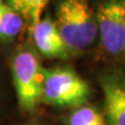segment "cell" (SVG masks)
<instances>
[{
  "mask_svg": "<svg viewBox=\"0 0 125 125\" xmlns=\"http://www.w3.org/2000/svg\"><path fill=\"white\" fill-rule=\"evenodd\" d=\"M32 40L42 55L48 58L66 60L70 55V50L62 41L55 21L49 16L41 19L33 27H31Z\"/></svg>",
  "mask_w": 125,
  "mask_h": 125,
  "instance_id": "5",
  "label": "cell"
},
{
  "mask_svg": "<svg viewBox=\"0 0 125 125\" xmlns=\"http://www.w3.org/2000/svg\"><path fill=\"white\" fill-rule=\"evenodd\" d=\"M95 14L103 49L113 56L125 55V0H103Z\"/></svg>",
  "mask_w": 125,
  "mask_h": 125,
  "instance_id": "4",
  "label": "cell"
},
{
  "mask_svg": "<svg viewBox=\"0 0 125 125\" xmlns=\"http://www.w3.org/2000/svg\"><path fill=\"white\" fill-rule=\"evenodd\" d=\"M107 125H125V81L115 75L100 79Z\"/></svg>",
  "mask_w": 125,
  "mask_h": 125,
  "instance_id": "6",
  "label": "cell"
},
{
  "mask_svg": "<svg viewBox=\"0 0 125 125\" xmlns=\"http://www.w3.org/2000/svg\"><path fill=\"white\" fill-rule=\"evenodd\" d=\"M89 83L70 67L45 69L43 102L57 107L77 108L87 103Z\"/></svg>",
  "mask_w": 125,
  "mask_h": 125,
  "instance_id": "2",
  "label": "cell"
},
{
  "mask_svg": "<svg viewBox=\"0 0 125 125\" xmlns=\"http://www.w3.org/2000/svg\"><path fill=\"white\" fill-rule=\"evenodd\" d=\"M44 71L39 58L30 50H21L11 61V74L19 106L32 112L43 101Z\"/></svg>",
  "mask_w": 125,
  "mask_h": 125,
  "instance_id": "3",
  "label": "cell"
},
{
  "mask_svg": "<svg viewBox=\"0 0 125 125\" xmlns=\"http://www.w3.org/2000/svg\"><path fill=\"white\" fill-rule=\"evenodd\" d=\"M55 24L70 52L91 46L98 33L96 14L88 0H60Z\"/></svg>",
  "mask_w": 125,
  "mask_h": 125,
  "instance_id": "1",
  "label": "cell"
},
{
  "mask_svg": "<svg viewBox=\"0 0 125 125\" xmlns=\"http://www.w3.org/2000/svg\"><path fill=\"white\" fill-rule=\"evenodd\" d=\"M23 17L10 5L3 4L0 9V39L10 40L21 32Z\"/></svg>",
  "mask_w": 125,
  "mask_h": 125,
  "instance_id": "8",
  "label": "cell"
},
{
  "mask_svg": "<svg viewBox=\"0 0 125 125\" xmlns=\"http://www.w3.org/2000/svg\"><path fill=\"white\" fill-rule=\"evenodd\" d=\"M49 0H7L9 5L29 23L30 28L39 23Z\"/></svg>",
  "mask_w": 125,
  "mask_h": 125,
  "instance_id": "7",
  "label": "cell"
},
{
  "mask_svg": "<svg viewBox=\"0 0 125 125\" xmlns=\"http://www.w3.org/2000/svg\"><path fill=\"white\" fill-rule=\"evenodd\" d=\"M67 125H107V122L95 107L84 104L71 112Z\"/></svg>",
  "mask_w": 125,
  "mask_h": 125,
  "instance_id": "9",
  "label": "cell"
},
{
  "mask_svg": "<svg viewBox=\"0 0 125 125\" xmlns=\"http://www.w3.org/2000/svg\"><path fill=\"white\" fill-rule=\"evenodd\" d=\"M3 6V2H2V0H0V9Z\"/></svg>",
  "mask_w": 125,
  "mask_h": 125,
  "instance_id": "10",
  "label": "cell"
}]
</instances>
